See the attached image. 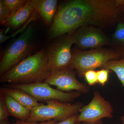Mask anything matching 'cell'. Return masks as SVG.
<instances>
[{"label":"cell","instance_id":"obj_1","mask_svg":"<svg viewBox=\"0 0 124 124\" xmlns=\"http://www.w3.org/2000/svg\"><path fill=\"white\" fill-rule=\"evenodd\" d=\"M116 0H72L58 7L52 27L58 35L72 33L85 26L103 28L118 21L120 9Z\"/></svg>","mask_w":124,"mask_h":124},{"label":"cell","instance_id":"obj_2","mask_svg":"<svg viewBox=\"0 0 124 124\" xmlns=\"http://www.w3.org/2000/svg\"><path fill=\"white\" fill-rule=\"evenodd\" d=\"M47 51L41 50L29 55L0 76L1 84L27 85L44 82L50 75Z\"/></svg>","mask_w":124,"mask_h":124},{"label":"cell","instance_id":"obj_3","mask_svg":"<svg viewBox=\"0 0 124 124\" xmlns=\"http://www.w3.org/2000/svg\"><path fill=\"white\" fill-rule=\"evenodd\" d=\"M72 54L69 67L76 70L81 78L84 77L87 71L102 68L109 61L117 60L122 55L114 49L103 47L85 51L76 48L72 49Z\"/></svg>","mask_w":124,"mask_h":124},{"label":"cell","instance_id":"obj_4","mask_svg":"<svg viewBox=\"0 0 124 124\" xmlns=\"http://www.w3.org/2000/svg\"><path fill=\"white\" fill-rule=\"evenodd\" d=\"M33 35L34 30L30 25L6 49L0 62V76L31 55L35 49Z\"/></svg>","mask_w":124,"mask_h":124},{"label":"cell","instance_id":"obj_5","mask_svg":"<svg viewBox=\"0 0 124 124\" xmlns=\"http://www.w3.org/2000/svg\"><path fill=\"white\" fill-rule=\"evenodd\" d=\"M45 102L46 105L41 103L32 110L30 116L26 121L42 122L56 120L61 122L79 114L84 106L81 102L71 104L57 100H49Z\"/></svg>","mask_w":124,"mask_h":124},{"label":"cell","instance_id":"obj_6","mask_svg":"<svg viewBox=\"0 0 124 124\" xmlns=\"http://www.w3.org/2000/svg\"><path fill=\"white\" fill-rule=\"evenodd\" d=\"M3 86L20 89L33 96L38 101L44 102L57 100L63 102L70 103L81 95V93L77 91L64 92L54 89L45 82L27 85L6 84Z\"/></svg>","mask_w":124,"mask_h":124},{"label":"cell","instance_id":"obj_7","mask_svg":"<svg viewBox=\"0 0 124 124\" xmlns=\"http://www.w3.org/2000/svg\"><path fill=\"white\" fill-rule=\"evenodd\" d=\"M63 36L46 51L48 67L51 72L70 66L72 57L71 47L75 44V40L72 33Z\"/></svg>","mask_w":124,"mask_h":124},{"label":"cell","instance_id":"obj_8","mask_svg":"<svg viewBox=\"0 0 124 124\" xmlns=\"http://www.w3.org/2000/svg\"><path fill=\"white\" fill-rule=\"evenodd\" d=\"M113 110L110 102L106 100L99 92L95 91L91 101L81 108L77 122L94 123L104 118L113 117Z\"/></svg>","mask_w":124,"mask_h":124},{"label":"cell","instance_id":"obj_9","mask_svg":"<svg viewBox=\"0 0 124 124\" xmlns=\"http://www.w3.org/2000/svg\"><path fill=\"white\" fill-rule=\"evenodd\" d=\"M73 35L76 48L90 50L102 48L110 44V40L103 32L93 26H83L76 30Z\"/></svg>","mask_w":124,"mask_h":124},{"label":"cell","instance_id":"obj_10","mask_svg":"<svg viewBox=\"0 0 124 124\" xmlns=\"http://www.w3.org/2000/svg\"><path fill=\"white\" fill-rule=\"evenodd\" d=\"M75 70L70 67L52 72L44 82L54 85L62 91L76 90L81 93H89L90 88L87 85L80 82L76 77Z\"/></svg>","mask_w":124,"mask_h":124},{"label":"cell","instance_id":"obj_11","mask_svg":"<svg viewBox=\"0 0 124 124\" xmlns=\"http://www.w3.org/2000/svg\"><path fill=\"white\" fill-rule=\"evenodd\" d=\"M35 11L30 1L28 0L22 8L14 13H10L1 25L9 29H17L29 20Z\"/></svg>","mask_w":124,"mask_h":124},{"label":"cell","instance_id":"obj_12","mask_svg":"<svg viewBox=\"0 0 124 124\" xmlns=\"http://www.w3.org/2000/svg\"><path fill=\"white\" fill-rule=\"evenodd\" d=\"M35 11L38 13L44 22L47 24L52 23L58 8L56 0H30Z\"/></svg>","mask_w":124,"mask_h":124},{"label":"cell","instance_id":"obj_13","mask_svg":"<svg viewBox=\"0 0 124 124\" xmlns=\"http://www.w3.org/2000/svg\"><path fill=\"white\" fill-rule=\"evenodd\" d=\"M0 93L4 95L10 96L31 111L41 104L33 96L20 89L3 86L0 87Z\"/></svg>","mask_w":124,"mask_h":124},{"label":"cell","instance_id":"obj_14","mask_svg":"<svg viewBox=\"0 0 124 124\" xmlns=\"http://www.w3.org/2000/svg\"><path fill=\"white\" fill-rule=\"evenodd\" d=\"M2 95L9 116L18 120L26 121L31 115V110L23 106L9 95Z\"/></svg>","mask_w":124,"mask_h":124},{"label":"cell","instance_id":"obj_15","mask_svg":"<svg viewBox=\"0 0 124 124\" xmlns=\"http://www.w3.org/2000/svg\"><path fill=\"white\" fill-rule=\"evenodd\" d=\"M110 44L115 48L114 49L124 55V23H117L112 36Z\"/></svg>","mask_w":124,"mask_h":124},{"label":"cell","instance_id":"obj_16","mask_svg":"<svg viewBox=\"0 0 124 124\" xmlns=\"http://www.w3.org/2000/svg\"><path fill=\"white\" fill-rule=\"evenodd\" d=\"M102 68L114 71L121 82L124 89V57L120 60H110Z\"/></svg>","mask_w":124,"mask_h":124},{"label":"cell","instance_id":"obj_17","mask_svg":"<svg viewBox=\"0 0 124 124\" xmlns=\"http://www.w3.org/2000/svg\"><path fill=\"white\" fill-rule=\"evenodd\" d=\"M10 11L13 13L22 8L27 2L26 0H3Z\"/></svg>","mask_w":124,"mask_h":124},{"label":"cell","instance_id":"obj_18","mask_svg":"<svg viewBox=\"0 0 124 124\" xmlns=\"http://www.w3.org/2000/svg\"><path fill=\"white\" fill-rule=\"evenodd\" d=\"M84 77L89 85L93 86L98 83L97 71L95 70H90L86 72Z\"/></svg>","mask_w":124,"mask_h":124},{"label":"cell","instance_id":"obj_19","mask_svg":"<svg viewBox=\"0 0 124 124\" xmlns=\"http://www.w3.org/2000/svg\"><path fill=\"white\" fill-rule=\"evenodd\" d=\"M97 71L98 83L102 86H104L108 81V75L110 71L108 69H102Z\"/></svg>","mask_w":124,"mask_h":124},{"label":"cell","instance_id":"obj_20","mask_svg":"<svg viewBox=\"0 0 124 124\" xmlns=\"http://www.w3.org/2000/svg\"><path fill=\"white\" fill-rule=\"evenodd\" d=\"M10 11L3 0H0V22L2 24L10 14Z\"/></svg>","mask_w":124,"mask_h":124},{"label":"cell","instance_id":"obj_21","mask_svg":"<svg viewBox=\"0 0 124 124\" xmlns=\"http://www.w3.org/2000/svg\"><path fill=\"white\" fill-rule=\"evenodd\" d=\"M9 116L2 95L0 94V121L8 120Z\"/></svg>","mask_w":124,"mask_h":124},{"label":"cell","instance_id":"obj_22","mask_svg":"<svg viewBox=\"0 0 124 124\" xmlns=\"http://www.w3.org/2000/svg\"><path fill=\"white\" fill-rule=\"evenodd\" d=\"M78 115L79 114L72 116L64 121L57 122L55 124H82V123L77 122Z\"/></svg>","mask_w":124,"mask_h":124},{"label":"cell","instance_id":"obj_23","mask_svg":"<svg viewBox=\"0 0 124 124\" xmlns=\"http://www.w3.org/2000/svg\"><path fill=\"white\" fill-rule=\"evenodd\" d=\"M59 121L56 120H53L46 122H29L25 121L18 120L15 122L10 124H55Z\"/></svg>","mask_w":124,"mask_h":124},{"label":"cell","instance_id":"obj_24","mask_svg":"<svg viewBox=\"0 0 124 124\" xmlns=\"http://www.w3.org/2000/svg\"><path fill=\"white\" fill-rule=\"evenodd\" d=\"M82 124H103L102 120L97 121V122H94V123H86V122H84L82 123Z\"/></svg>","mask_w":124,"mask_h":124},{"label":"cell","instance_id":"obj_25","mask_svg":"<svg viewBox=\"0 0 124 124\" xmlns=\"http://www.w3.org/2000/svg\"><path fill=\"white\" fill-rule=\"evenodd\" d=\"M0 124H10L8 120H4L0 121Z\"/></svg>","mask_w":124,"mask_h":124},{"label":"cell","instance_id":"obj_26","mask_svg":"<svg viewBox=\"0 0 124 124\" xmlns=\"http://www.w3.org/2000/svg\"><path fill=\"white\" fill-rule=\"evenodd\" d=\"M120 120L122 124H124V115L121 116L120 117Z\"/></svg>","mask_w":124,"mask_h":124},{"label":"cell","instance_id":"obj_27","mask_svg":"<svg viewBox=\"0 0 124 124\" xmlns=\"http://www.w3.org/2000/svg\"><path fill=\"white\" fill-rule=\"evenodd\" d=\"M122 9H123L124 10V7H122Z\"/></svg>","mask_w":124,"mask_h":124}]
</instances>
